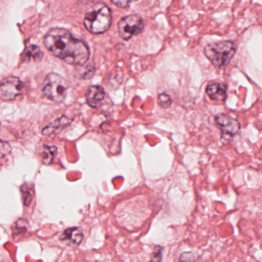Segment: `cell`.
I'll return each mask as SVG.
<instances>
[{
	"mask_svg": "<svg viewBox=\"0 0 262 262\" xmlns=\"http://www.w3.org/2000/svg\"><path fill=\"white\" fill-rule=\"evenodd\" d=\"M24 90V82L19 78H6L0 82V99L4 101L15 100L23 94Z\"/></svg>",
	"mask_w": 262,
	"mask_h": 262,
	"instance_id": "obj_6",
	"label": "cell"
},
{
	"mask_svg": "<svg viewBox=\"0 0 262 262\" xmlns=\"http://www.w3.org/2000/svg\"><path fill=\"white\" fill-rule=\"evenodd\" d=\"M57 153V148L54 145H44L39 151L42 163L50 165L53 162L55 156Z\"/></svg>",
	"mask_w": 262,
	"mask_h": 262,
	"instance_id": "obj_12",
	"label": "cell"
},
{
	"mask_svg": "<svg viewBox=\"0 0 262 262\" xmlns=\"http://www.w3.org/2000/svg\"><path fill=\"white\" fill-rule=\"evenodd\" d=\"M72 122V119L67 116H63L62 117L59 118V119L55 120L54 122H52L50 125H47L45 128L42 130V134L43 135H50L52 133L56 132V130L59 129V128H63V127L67 126V125Z\"/></svg>",
	"mask_w": 262,
	"mask_h": 262,
	"instance_id": "obj_11",
	"label": "cell"
},
{
	"mask_svg": "<svg viewBox=\"0 0 262 262\" xmlns=\"http://www.w3.org/2000/svg\"><path fill=\"white\" fill-rule=\"evenodd\" d=\"M132 0H112V2L117 6L118 7H121V8H125V7H128Z\"/></svg>",
	"mask_w": 262,
	"mask_h": 262,
	"instance_id": "obj_18",
	"label": "cell"
},
{
	"mask_svg": "<svg viewBox=\"0 0 262 262\" xmlns=\"http://www.w3.org/2000/svg\"><path fill=\"white\" fill-rule=\"evenodd\" d=\"M215 122L225 138L234 137L241 129L240 123L237 119L227 114H219L215 116Z\"/></svg>",
	"mask_w": 262,
	"mask_h": 262,
	"instance_id": "obj_7",
	"label": "cell"
},
{
	"mask_svg": "<svg viewBox=\"0 0 262 262\" xmlns=\"http://www.w3.org/2000/svg\"><path fill=\"white\" fill-rule=\"evenodd\" d=\"M25 58L26 59H32L35 61H39L42 58V53L37 47L31 46L26 50Z\"/></svg>",
	"mask_w": 262,
	"mask_h": 262,
	"instance_id": "obj_13",
	"label": "cell"
},
{
	"mask_svg": "<svg viewBox=\"0 0 262 262\" xmlns=\"http://www.w3.org/2000/svg\"><path fill=\"white\" fill-rule=\"evenodd\" d=\"M226 86L224 84L214 82L207 86L206 93L212 100L223 102L226 99Z\"/></svg>",
	"mask_w": 262,
	"mask_h": 262,
	"instance_id": "obj_10",
	"label": "cell"
},
{
	"mask_svg": "<svg viewBox=\"0 0 262 262\" xmlns=\"http://www.w3.org/2000/svg\"><path fill=\"white\" fill-rule=\"evenodd\" d=\"M119 36L125 39H131L144 30V22L139 15H130L121 19L118 24Z\"/></svg>",
	"mask_w": 262,
	"mask_h": 262,
	"instance_id": "obj_5",
	"label": "cell"
},
{
	"mask_svg": "<svg viewBox=\"0 0 262 262\" xmlns=\"http://www.w3.org/2000/svg\"><path fill=\"white\" fill-rule=\"evenodd\" d=\"M68 90L67 81L56 73H50L44 81V96L55 102H62L66 99Z\"/></svg>",
	"mask_w": 262,
	"mask_h": 262,
	"instance_id": "obj_4",
	"label": "cell"
},
{
	"mask_svg": "<svg viewBox=\"0 0 262 262\" xmlns=\"http://www.w3.org/2000/svg\"><path fill=\"white\" fill-rule=\"evenodd\" d=\"M44 44L55 56L73 65H84L90 57L88 47L64 29L50 30L44 38Z\"/></svg>",
	"mask_w": 262,
	"mask_h": 262,
	"instance_id": "obj_1",
	"label": "cell"
},
{
	"mask_svg": "<svg viewBox=\"0 0 262 262\" xmlns=\"http://www.w3.org/2000/svg\"><path fill=\"white\" fill-rule=\"evenodd\" d=\"M171 102L172 101H171V97L165 93H162L158 96V103L162 108H169L171 105Z\"/></svg>",
	"mask_w": 262,
	"mask_h": 262,
	"instance_id": "obj_14",
	"label": "cell"
},
{
	"mask_svg": "<svg viewBox=\"0 0 262 262\" xmlns=\"http://www.w3.org/2000/svg\"><path fill=\"white\" fill-rule=\"evenodd\" d=\"M112 24L110 8L104 4H99L94 10L89 12L84 19L85 28L95 34L105 33Z\"/></svg>",
	"mask_w": 262,
	"mask_h": 262,
	"instance_id": "obj_3",
	"label": "cell"
},
{
	"mask_svg": "<svg viewBox=\"0 0 262 262\" xmlns=\"http://www.w3.org/2000/svg\"><path fill=\"white\" fill-rule=\"evenodd\" d=\"M196 260L195 255L194 254L191 252H185L183 253V254L181 255L180 258H179V260H183V261H193V260Z\"/></svg>",
	"mask_w": 262,
	"mask_h": 262,
	"instance_id": "obj_17",
	"label": "cell"
},
{
	"mask_svg": "<svg viewBox=\"0 0 262 262\" xmlns=\"http://www.w3.org/2000/svg\"><path fill=\"white\" fill-rule=\"evenodd\" d=\"M236 50L237 47L234 42L223 41L207 46L205 48V54L214 67L222 68L232 59Z\"/></svg>",
	"mask_w": 262,
	"mask_h": 262,
	"instance_id": "obj_2",
	"label": "cell"
},
{
	"mask_svg": "<svg viewBox=\"0 0 262 262\" xmlns=\"http://www.w3.org/2000/svg\"><path fill=\"white\" fill-rule=\"evenodd\" d=\"M105 90L99 85H93L89 89L86 101L89 105L93 108H98L105 98Z\"/></svg>",
	"mask_w": 262,
	"mask_h": 262,
	"instance_id": "obj_8",
	"label": "cell"
},
{
	"mask_svg": "<svg viewBox=\"0 0 262 262\" xmlns=\"http://www.w3.org/2000/svg\"><path fill=\"white\" fill-rule=\"evenodd\" d=\"M162 248L157 246L154 252L151 254V260L152 261H161L162 259Z\"/></svg>",
	"mask_w": 262,
	"mask_h": 262,
	"instance_id": "obj_16",
	"label": "cell"
},
{
	"mask_svg": "<svg viewBox=\"0 0 262 262\" xmlns=\"http://www.w3.org/2000/svg\"><path fill=\"white\" fill-rule=\"evenodd\" d=\"M11 146L10 144L7 143V142L0 140V159L8 156L11 152Z\"/></svg>",
	"mask_w": 262,
	"mask_h": 262,
	"instance_id": "obj_15",
	"label": "cell"
},
{
	"mask_svg": "<svg viewBox=\"0 0 262 262\" xmlns=\"http://www.w3.org/2000/svg\"><path fill=\"white\" fill-rule=\"evenodd\" d=\"M61 241L69 245H79L83 239L82 230L77 227L68 228L64 231L60 237Z\"/></svg>",
	"mask_w": 262,
	"mask_h": 262,
	"instance_id": "obj_9",
	"label": "cell"
}]
</instances>
